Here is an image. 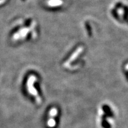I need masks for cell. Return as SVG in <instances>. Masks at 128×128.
I'll list each match as a JSON object with an SVG mask.
<instances>
[{
  "mask_svg": "<svg viewBox=\"0 0 128 128\" xmlns=\"http://www.w3.org/2000/svg\"><path fill=\"white\" fill-rule=\"evenodd\" d=\"M36 78L34 76H31L28 79V82H27V88H28V92L31 94L32 96H34L36 98V102L38 104L41 103L42 100L40 97L39 95L38 92H37L36 89L34 87V82L36 81Z\"/></svg>",
  "mask_w": 128,
  "mask_h": 128,
  "instance_id": "obj_1",
  "label": "cell"
},
{
  "mask_svg": "<svg viewBox=\"0 0 128 128\" xmlns=\"http://www.w3.org/2000/svg\"><path fill=\"white\" fill-rule=\"evenodd\" d=\"M58 114V110L56 108H52L49 111L48 119L47 120L46 124L49 128H54L56 125V118Z\"/></svg>",
  "mask_w": 128,
  "mask_h": 128,
  "instance_id": "obj_2",
  "label": "cell"
}]
</instances>
